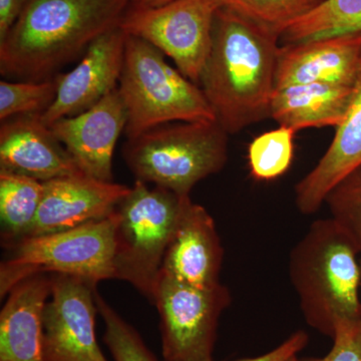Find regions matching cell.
Listing matches in <instances>:
<instances>
[{"label":"cell","mask_w":361,"mask_h":361,"mask_svg":"<svg viewBox=\"0 0 361 361\" xmlns=\"http://www.w3.org/2000/svg\"><path fill=\"white\" fill-rule=\"evenodd\" d=\"M0 171L47 182L80 174L42 114L14 116L0 127Z\"/></svg>","instance_id":"obj_16"},{"label":"cell","mask_w":361,"mask_h":361,"mask_svg":"<svg viewBox=\"0 0 361 361\" xmlns=\"http://www.w3.org/2000/svg\"><path fill=\"white\" fill-rule=\"evenodd\" d=\"M44 192L39 180L0 171L1 244L6 250L27 236Z\"/></svg>","instance_id":"obj_20"},{"label":"cell","mask_w":361,"mask_h":361,"mask_svg":"<svg viewBox=\"0 0 361 361\" xmlns=\"http://www.w3.org/2000/svg\"><path fill=\"white\" fill-rule=\"evenodd\" d=\"M183 197L135 180L116 208L115 279L129 282L152 304Z\"/></svg>","instance_id":"obj_6"},{"label":"cell","mask_w":361,"mask_h":361,"mask_svg":"<svg viewBox=\"0 0 361 361\" xmlns=\"http://www.w3.org/2000/svg\"><path fill=\"white\" fill-rule=\"evenodd\" d=\"M116 214L73 229L26 237L7 249L0 263V297L37 274H66L99 283L115 279Z\"/></svg>","instance_id":"obj_7"},{"label":"cell","mask_w":361,"mask_h":361,"mask_svg":"<svg viewBox=\"0 0 361 361\" xmlns=\"http://www.w3.org/2000/svg\"><path fill=\"white\" fill-rule=\"evenodd\" d=\"M127 33L114 28L90 44L82 61L68 73H59L56 99L42 114L49 127L96 106L118 87Z\"/></svg>","instance_id":"obj_11"},{"label":"cell","mask_w":361,"mask_h":361,"mask_svg":"<svg viewBox=\"0 0 361 361\" xmlns=\"http://www.w3.org/2000/svg\"><path fill=\"white\" fill-rule=\"evenodd\" d=\"M130 0H30L0 42V73L44 80L121 25Z\"/></svg>","instance_id":"obj_2"},{"label":"cell","mask_w":361,"mask_h":361,"mask_svg":"<svg viewBox=\"0 0 361 361\" xmlns=\"http://www.w3.org/2000/svg\"><path fill=\"white\" fill-rule=\"evenodd\" d=\"M331 338L334 344L326 355L299 361H361V317L337 319Z\"/></svg>","instance_id":"obj_27"},{"label":"cell","mask_w":361,"mask_h":361,"mask_svg":"<svg viewBox=\"0 0 361 361\" xmlns=\"http://www.w3.org/2000/svg\"><path fill=\"white\" fill-rule=\"evenodd\" d=\"M97 285L51 274V300L42 313L45 361H109L97 341Z\"/></svg>","instance_id":"obj_10"},{"label":"cell","mask_w":361,"mask_h":361,"mask_svg":"<svg viewBox=\"0 0 361 361\" xmlns=\"http://www.w3.org/2000/svg\"><path fill=\"white\" fill-rule=\"evenodd\" d=\"M118 90L127 111V139L165 123L217 121L201 87L134 35H127Z\"/></svg>","instance_id":"obj_5"},{"label":"cell","mask_w":361,"mask_h":361,"mask_svg":"<svg viewBox=\"0 0 361 361\" xmlns=\"http://www.w3.org/2000/svg\"><path fill=\"white\" fill-rule=\"evenodd\" d=\"M308 341H310L308 334L302 330H298V331L292 334L286 341L282 342L277 348L272 349L265 355L257 356V357L234 361H288L306 348Z\"/></svg>","instance_id":"obj_28"},{"label":"cell","mask_w":361,"mask_h":361,"mask_svg":"<svg viewBox=\"0 0 361 361\" xmlns=\"http://www.w3.org/2000/svg\"><path fill=\"white\" fill-rule=\"evenodd\" d=\"M229 135L217 121L165 123L128 139L123 160L135 180L189 196L225 167Z\"/></svg>","instance_id":"obj_4"},{"label":"cell","mask_w":361,"mask_h":361,"mask_svg":"<svg viewBox=\"0 0 361 361\" xmlns=\"http://www.w3.org/2000/svg\"><path fill=\"white\" fill-rule=\"evenodd\" d=\"M288 361H299L298 356H293V357H291Z\"/></svg>","instance_id":"obj_31"},{"label":"cell","mask_w":361,"mask_h":361,"mask_svg":"<svg viewBox=\"0 0 361 361\" xmlns=\"http://www.w3.org/2000/svg\"><path fill=\"white\" fill-rule=\"evenodd\" d=\"M96 302L106 326L104 341L115 361H159L141 334L113 310L97 290Z\"/></svg>","instance_id":"obj_25"},{"label":"cell","mask_w":361,"mask_h":361,"mask_svg":"<svg viewBox=\"0 0 361 361\" xmlns=\"http://www.w3.org/2000/svg\"><path fill=\"white\" fill-rule=\"evenodd\" d=\"M361 63V32L280 45L275 90L327 82L355 87Z\"/></svg>","instance_id":"obj_15"},{"label":"cell","mask_w":361,"mask_h":361,"mask_svg":"<svg viewBox=\"0 0 361 361\" xmlns=\"http://www.w3.org/2000/svg\"><path fill=\"white\" fill-rule=\"evenodd\" d=\"M231 300L222 283L197 288L161 271L153 305L161 318L163 361L214 360L218 323Z\"/></svg>","instance_id":"obj_8"},{"label":"cell","mask_w":361,"mask_h":361,"mask_svg":"<svg viewBox=\"0 0 361 361\" xmlns=\"http://www.w3.org/2000/svg\"><path fill=\"white\" fill-rule=\"evenodd\" d=\"M44 186L39 212L26 237L65 231L108 217L130 191L125 185L82 173L47 180Z\"/></svg>","instance_id":"obj_13"},{"label":"cell","mask_w":361,"mask_h":361,"mask_svg":"<svg viewBox=\"0 0 361 361\" xmlns=\"http://www.w3.org/2000/svg\"><path fill=\"white\" fill-rule=\"evenodd\" d=\"M174 0H130V6L140 7H157L170 4Z\"/></svg>","instance_id":"obj_30"},{"label":"cell","mask_w":361,"mask_h":361,"mask_svg":"<svg viewBox=\"0 0 361 361\" xmlns=\"http://www.w3.org/2000/svg\"><path fill=\"white\" fill-rule=\"evenodd\" d=\"M51 274L25 278L7 294L0 312V361H45L42 313Z\"/></svg>","instance_id":"obj_17"},{"label":"cell","mask_w":361,"mask_h":361,"mask_svg":"<svg viewBox=\"0 0 361 361\" xmlns=\"http://www.w3.org/2000/svg\"><path fill=\"white\" fill-rule=\"evenodd\" d=\"M360 252L331 218L316 220L289 257V276L306 323L332 337L339 318L361 317Z\"/></svg>","instance_id":"obj_3"},{"label":"cell","mask_w":361,"mask_h":361,"mask_svg":"<svg viewBox=\"0 0 361 361\" xmlns=\"http://www.w3.org/2000/svg\"><path fill=\"white\" fill-rule=\"evenodd\" d=\"M295 130L280 127L256 137L248 148L249 167L254 179L272 180L290 168Z\"/></svg>","instance_id":"obj_22"},{"label":"cell","mask_w":361,"mask_h":361,"mask_svg":"<svg viewBox=\"0 0 361 361\" xmlns=\"http://www.w3.org/2000/svg\"><path fill=\"white\" fill-rule=\"evenodd\" d=\"M221 6L220 0H174L157 7L130 6L120 27L160 49L174 61L177 70L199 85Z\"/></svg>","instance_id":"obj_9"},{"label":"cell","mask_w":361,"mask_h":361,"mask_svg":"<svg viewBox=\"0 0 361 361\" xmlns=\"http://www.w3.org/2000/svg\"><path fill=\"white\" fill-rule=\"evenodd\" d=\"M355 87L311 82L276 89L270 104V118L280 127L295 130L337 127L345 118Z\"/></svg>","instance_id":"obj_19"},{"label":"cell","mask_w":361,"mask_h":361,"mask_svg":"<svg viewBox=\"0 0 361 361\" xmlns=\"http://www.w3.org/2000/svg\"><path fill=\"white\" fill-rule=\"evenodd\" d=\"M361 32V0H325L284 28L282 44Z\"/></svg>","instance_id":"obj_21"},{"label":"cell","mask_w":361,"mask_h":361,"mask_svg":"<svg viewBox=\"0 0 361 361\" xmlns=\"http://www.w3.org/2000/svg\"><path fill=\"white\" fill-rule=\"evenodd\" d=\"M232 9L259 25L281 35L292 23L322 6L325 0H220Z\"/></svg>","instance_id":"obj_24"},{"label":"cell","mask_w":361,"mask_h":361,"mask_svg":"<svg viewBox=\"0 0 361 361\" xmlns=\"http://www.w3.org/2000/svg\"><path fill=\"white\" fill-rule=\"evenodd\" d=\"M280 35L221 6L199 87L229 135L270 118Z\"/></svg>","instance_id":"obj_1"},{"label":"cell","mask_w":361,"mask_h":361,"mask_svg":"<svg viewBox=\"0 0 361 361\" xmlns=\"http://www.w3.org/2000/svg\"><path fill=\"white\" fill-rule=\"evenodd\" d=\"M360 264H361V258H360Z\"/></svg>","instance_id":"obj_32"},{"label":"cell","mask_w":361,"mask_h":361,"mask_svg":"<svg viewBox=\"0 0 361 361\" xmlns=\"http://www.w3.org/2000/svg\"><path fill=\"white\" fill-rule=\"evenodd\" d=\"M59 75L44 80L0 82V120L44 114L56 99Z\"/></svg>","instance_id":"obj_23"},{"label":"cell","mask_w":361,"mask_h":361,"mask_svg":"<svg viewBox=\"0 0 361 361\" xmlns=\"http://www.w3.org/2000/svg\"><path fill=\"white\" fill-rule=\"evenodd\" d=\"M223 258L224 250L212 216L191 197H183L161 272L197 288H213L221 284Z\"/></svg>","instance_id":"obj_14"},{"label":"cell","mask_w":361,"mask_h":361,"mask_svg":"<svg viewBox=\"0 0 361 361\" xmlns=\"http://www.w3.org/2000/svg\"><path fill=\"white\" fill-rule=\"evenodd\" d=\"M361 165V63L353 101L345 118L337 126L334 140L314 168L294 188L299 212L320 210L325 197L349 172Z\"/></svg>","instance_id":"obj_18"},{"label":"cell","mask_w":361,"mask_h":361,"mask_svg":"<svg viewBox=\"0 0 361 361\" xmlns=\"http://www.w3.org/2000/svg\"><path fill=\"white\" fill-rule=\"evenodd\" d=\"M330 218L350 237L361 255V165L342 178L325 197Z\"/></svg>","instance_id":"obj_26"},{"label":"cell","mask_w":361,"mask_h":361,"mask_svg":"<svg viewBox=\"0 0 361 361\" xmlns=\"http://www.w3.org/2000/svg\"><path fill=\"white\" fill-rule=\"evenodd\" d=\"M30 0H0V42L6 37Z\"/></svg>","instance_id":"obj_29"},{"label":"cell","mask_w":361,"mask_h":361,"mask_svg":"<svg viewBox=\"0 0 361 361\" xmlns=\"http://www.w3.org/2000/svg\"><path fill=\"white\" fill-rule=\"evenodd\" d=\"M127 126V111L118 87L96 106L51 126L82 174L113 182L116 142Z\"/></svg>","instance_id":"obj_12"}]
</instances>
